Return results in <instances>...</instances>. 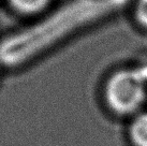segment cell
<instances>
[{
  "label": "cell",
  "instance_id": "obj_1",
  "mask_svg": "<svg viewBox=\"0 0 147 146\" xmlns=\"http://www.w3.org/2000/svg\"><path fill=\"white\" fill-rule=\"evenodd\" d=\"M145 70L121 69L114 72L105 83L104 99L107 106L118 115H129L142 106L146 98Z\"/></svg>",
  "mask_w": 147,
  "mask_h": 146
},
{
  "label": "cell",
  "instance_id": "obj_2",
  "mask_svg": "<svg viewBox=\"0 0 147 146\" xmlns=\"http://www.w3.org/2000/svg\"><path fill=\"white\" fill-rule=\"evenodd\" d=\"M129 137L134 146H147V113L133 118L129 127Z\"/></svg>",
  "mask_w": 147,
  "mask_h": 146
},
{
  "label": "cell",
  "instance_id": "obj_3",
  "mask_svg": "<svg viewBox=\"0 0 147 146\" xmlns=\"http://www.w3.org/2000/svg\"><path fill=\"white\" fill-rule=\"evenodd\" d=\"M10 5L22 14L31 15L43 11L51 0H8Z\"/></svg>",
  "mask_w": 147,
  "mask_h": 146
},
{
  "label": "cell",
  "instance_id": "obj_4",
  "mask_svg": "<svg viewBox=\"0 0 147 146\" xmlns=\"http://www.w3.org/2000/svg\"><path fill=\"white\" fill-rule=\"evenodd\" d=\"M135 18L141 26L147 28V0H139L135 7Z\"/></svg>",
  "mask_w": 147,
  "mask_h": 146
}]
</instances>
